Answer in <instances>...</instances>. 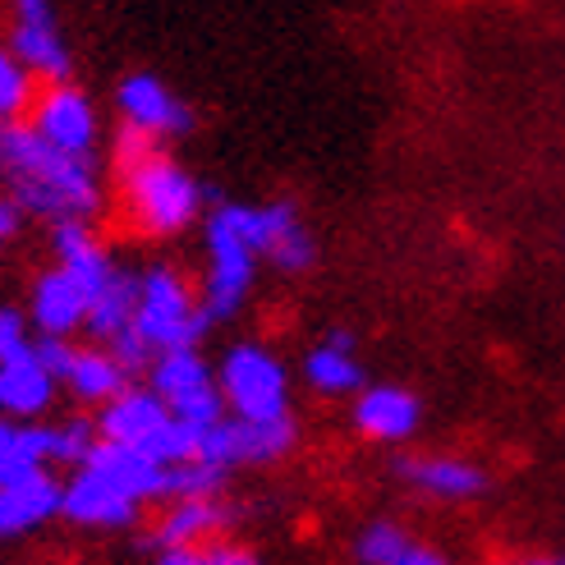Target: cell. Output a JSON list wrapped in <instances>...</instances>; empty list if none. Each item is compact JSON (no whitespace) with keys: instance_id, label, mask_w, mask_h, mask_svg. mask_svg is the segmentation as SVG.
<instances>
[{"instance_id":"2e32d148","label":"cell","mask_w":565,"mask_h":565,"mask_svg":"<svg viewBox=\"0 0 565 565\" xmlns=\"http://www.w3.org/2000/svg\"><path fill=\"white\" fill-rule=\"evenodd\" d=\"M88 318V295L78 290V280L55 267V271H42L33 280V308H28V322H33L42 335H70L83 327Z\"/></svg>"},{"instance_id":"d590c367","label":"cell","mask_w":565,"mask_h":565,"mask_svg":"<svg viewBox=\"0 0 565 565\" xmlns=\"http://www.w3.org/2000/svg\"><path fill=\"white\" fill-rule=\"evenodd\" d=\"M520 565H565V556H539V561H520Z\"/></svg>"},{"instance_id":"30bf717a","label":"cell","mask_w":565,"mask_h":565,"mask_svg":"<svg viewBox=\"0 0 565 565\" xmlns=\"http://www.w3.org/2000/svg\"><path fill=\"white\" fill-rule=\"evenodd\" d=\"M116 106L129 129H143L152 138H175L193 129V110L157 74H129L116 93Z\"/></svg>"},{"instance_id":"484cf974","label":"cell","mask_w":565,"mask_h":565,"mask_svg":"<svg viewBox=\"0 0 565 565\" xmlns=\"http://www.w3.org/2000/svg\"><path fill=\"white\" fill-rule=\"evenodd\" d=\"M198 423H184V418H175V414H166L157 428L138 441V450H143V456H152L157 465H184V460H193L198 456Z\"/></svg>"},{"instance_id":"8992f818","label":"cell","mask_w":565,"mask_h":565,"mask_svg":"<svg viewBox=\"0 0 565 565\" xmlns=\"http://www.w3.org/2000/svg\"><path fill=\"white\" fill-rule=\"evenodd\" d=\"M148 377H152V391L166 401V409H171L175 418H184V423L207 428V423H216L225 414V395H221L212 369L203 363V354H198V345L161 350L152 359Z\"/></svg>"},{"instance_id":"8fae6325","label":"cell","mask_w":565,"mask_h":565,"mask_svg":"<svg viewBox=\"0 0 565 565\" xmlns=\"http://www.w3.org/2000/svg\"><path fill=\"white\" fill-rule=\"evenodd\" d=\"M395 473L423 497H437V501H473L492 488V478L483 465L460 460V456H409V460H395Z\"/></svg>"},{"instance_id":"ac0fdd59","label":"cell","mask_w":565,"mask_h":565,"mask_svg":"<svg viewBox=\"0 0 565 565\" xmlns=\"http://www.w3.org/2000/svg\"><path fill=\"white\" fill-rule=\"evenodd\" d=\"M166 414H171V409H166V401H161L152 386H125L120 395H110V401L102 405V414H97V437L138 446Z\"/></svg>"},{"instance_id":"ba28073f","label":"cell","mask_w":565,"mask_h":565,"mask_svg":"<svg viewBox=\"0 0 565 565\" xmlns=\"http://www.w3.org/2000/svg\"><path fill=\"white\" fill-rule=\"evenodd\" d=\"M28 125L61 152L93 157V148H97V110H93L88 93H78L74 83H51L33 102V120Z\"/></svg>"},{"instance_id":"3957f363","label":"cell","mask_w":565,"mask_h":565,"mask_svg":"<svg viewBox=\"0 0 565 565\" xmlns=\"http://www.w3.org/2000/svg\"><path fill=\"white\" fill-rule=\"evenodd\" d=\"M253 276H258V248L244 235L239 203H216L207 212V290H203V308L212 322L239 313L253 290Z\"/></svg>"},{"instance_id":"5b68a950","label":"cell","mask_w":565,"mask_h":565,"mask_svg":"<svg viewBox=\"0 0 565 565\" xmlns=\"http://www.w3.org/2000/svg\"><path fill=\"white\" fill-rule=\"evenodd\" d=\"M216 386L225 395V405L235 409V418H276L290 414V377L280 369V359L253 341H239L225 350Z\"/></svg>"},{"instance_id":"4fadbf2b","label":"cell","mask_w":565,"mask_h":565,"mask_svg":"<svg viewBox=\"0 0 565 565\" xmlns=\"http://www.w3.org/2000/svg\"><path fill=\"white\" fill-rule=\"evenodd\" d=\"M61 488L65 483L51 469H33L14 483H0V539H23L51 515H61Z\"/></svg>"},{"instance_id":"e575fe53","label":"cell","mask_w":565,"mask_h":565,"mask_svg":"<svg viewBox=\"0 0 565 565\" xmlns=\"http://www.w3.org/2000/svg\"><path fill=\"white\" fill-rule=\"evenodd\" d=\"M23 225V207L14 203V198H0V244H6L10 235H19Z\"/></svg>"},{"instance_id":"d6986e66","label":"cell","mask_w":565,"mask_h":565,"mask_svg":"<svg viewBox=\"0 0 565 565\" xmlns=\"http://www.w3.org/2000/svg\"><path fill=\"white\" fill-rule=\"evenodd\" d=\"M61 386L83 405H106L110 395H120L129 386V373L106 354V345H93V350H74L70 345V359L61 369Z\"/></svg>"},{"instance_id":"7c38bea8","label":"cell","mask_w":565,"mask_h":565,"mask_svg":"<svg viewBox=\"0 0 565 565\" xmlns=\"http://www.w3.org/2000/svg\"><path fill=\"white\" fill-rule=\"evenodd\" d=\"M418 418L423 405L418 395L405 386H359V401H354V428L369 437V441H409L418 433Z\"/></svg>"},{"instance_id":"7402d4cb","label":"cell","mask_w":565,"mask_h":565,"mask_svg":"<svg viewBox=\"0 0 565 565\" xmlns=\"http://www.w3.org/2000/svg\"><path fill=\"white\" fill-rule=\"evenodd\" d=\"M10 51L23 61L28 74H42L46 83H70L74 78V55L55 23H14Z\"/></svg>"},{"instance_id":"277c9868","label":"cell","mask_w":565,"mask_h":565,"mask_svg":"<svg viewBox=\"0 0 565 565\" xmlns=\"http://www.w3.org/2000/svg\"><path fill=\"white\" fill-rule=\"evenodd\" d=\"M134 327L138 335L161 354V350H184L198 345L207 335L212 318L203 303H193L184 276L175 267H148L138 276V308H134Z\"/></svg>"},{"instance_id":"52a82bcc","label":"cell","mask_w":565,"mask_h":565,"mask_svg":"<svg viewBox=\"0 0 565 565\" xmlns=\"http://www.w3.org/2000/svg\"><path fill=\"white\" fill-rule=\"evenodd\" d=\"M239 221H244L248 244L258 248V258H267L276 271L299 276V271H308L318 263V244H313V235H308L299 207L286 203V198L263 203V207H244L239 203Z\"/></svg>"},{"instance_id":"83f0119b","label":"cell","mask_w":565,"mask_h":565,"mask_svg":"<svg viewBox=\"0 0 565 565\" xmlns=\"http://www.w3.org/2000/svg\"><path fill=\"white\" fill-rule=\"evenodd\" d=\"M225 478H231V469H216L207 460H184V465H171L161 478V497H216L225 488Z\"/></svg>"},{"instance_id":"9c48e42d","label":"cell","mask_w":565,"mask_h":565,"mask_svg":"<svg viewBox=\"0 0 565 565\" xmlns=\"http://www.w3.org/2000/svg\"><path fill=\"white\" fill-rule=\"evenodd\" d=\"M61 515L83 529H125L138 515V501L120 492L110 478H102L97 469L78 465L70 473V483L61 488Z\"/></svg>"},{"instance_id":"1f68e13d","label":"cell","mask_w":565,"mask_h":565,"mask_svg":"<svg viewBox=\"0 0 565 565\" xmlns=\"http://www.w3.org/2000/svg\"><path fill=\"white\" fill-rule=\"evenodd\" d=\"M207 561L212 565H263L258 556H253L248 547H239V543H207Z\"/></svg>"},{"instance_id":"d4e9b609","label":"cell","mask_w":565,"mask_h":565,"mask_svg":"<svg viewBox=\"0 0 565 565\" xmlns=\"http://www.w3.org/2000/svg\"><path fill=\"white\" fill-rule=\"evenodd\" d=\"M239 423V460L244 465H276L299 441V423L290 414L276 418H235Z\"/></svg>"},{"instance_id":"d6a6232c","label":"cell","mask_w":565,"mask_h":565,"mask_svg":"<svg viewBox=\"0 0 565 565\" xmlns=\"http://www.w3.org/2000/svg\"><path fill=\"white\" fill-rule=\"evenodd\" d=\"M157 565H212V561H207L203 543H193V547H166V552H157Z\"/></svg>"},{"instance_id":"ffe728a7","label":"cell","mask_w":565,"mask_h":565,"mask_svg":"<svg viewBox=\"0 0 565 565\" xmlns=\"http://www.w3.org/2000/svg\"><path fill=\"white\" fill-rule=\"evenodd\" d=\"M303 382L322 395H350L363 386V363L354 359V335L350 331H327L318 350L303 359Z\"/></svg>"},{"instance_id":"603a6c76","label":"cell","mask_w":565,"mask_h":565,"mask_svg":"<svg viewBox=\"0 0 565 565\" xmlns=\"http://www.w3.org/2000/svg\"><path fill=\"white\" fill-rule=\"evenodd\" d=\"M46 469V423L0 414V483Z\"/></svg>"},{"instance_id":"5bb4252c","label":"cell","mask_w":565,"mask_h":565,"mask_svg":"<svg viewBox=\"0 0 565 565\" xmlns=\"http://www.w3.org/2000/svg\"><path fill=\"white\" fill-rule=\"evenodd\" d=\"M235 511L216 497H180L171 501V511L161 515V524L152 529L148 547L166 552V547H193V543H207L221 533V524H231Z\"/></svg>"},{"instance_id":"7a4b0ae2","label":"cell","mask_w":565,"mask_h":565,"mask_svg":"<svg viewBox=\"0 0 565 565\" xmlns=\"http://www.w3.org/2000/svg\"><path fill=\"white\" fill-rule=\"evenodd\" d=\"M116 166L125 184V207L143 235H180L203 212V184L161 148V138L129 129L116 138Z\"/></svg>"},{"instance_id":"f1b7e54d","label":"cell","mask_w":565,"mask_h":565,"mask_svg":"<svg viewBox=\"0 0 565 565\" xmlns=\"http://www.w3.org/2000/svg\"><path fill=\"white\" fill-rule=\"evenodd\" d=\"M28 97H33V74L23 70V61L10 46H0V125L23 116Z\"/></svg>"},{"instance_id":"6da1fadb","label":"cell","mask_w":565,"mask_h":565,"mask_svg":"<svg viewBox=\"0 0 565 565\" xmlns=\"http://www.w3.org/2000/svg\"><path fill=\"white\" fill-rule=\"evenodd\" d=\"M0 166L14 184V203L38 221H93L102 207V184L93 157L51 148L33 125H0Z\"/></svg>"},{"instance_id":"cb8c5ba5","label":"cell","mask_w":565,"mask_h":565,"mask_svg":"<svg viewBox=\"0 0 565 565\" xmlns=\"http://www.w3.org/2000/svg\"><path fill=\"white\" fill-rule=\"evenodd\" d=\"M134 308H138V276L134 271H116V280L88 303V318H83V327H88L93 341H116V335L125 327H134Z\"/></svg>"},{"instance_id":"e0dca14e","label":"cell","mask_w":565,"mask_h":565,"mask_svg":"<svg viewBox=\"0 0 565 565\" xmlns=\"http://www.w3.org/2000/svg\"><path fill=\"white\" fill-rule=\"evenodd\" d=\"M51 369L38 359V350H23L14 359H0V414L6 418H38L55 395Z\"/></svg>"},{"instance_id":"44dd1931","label":"cell","mask_w":565,"mask_h":565,"mask_svg":"<svg viewBox=\"0 0 565 565\" xmlns=\"http://www.w3.org/2000/svg\"><path fill=\"white\" fill-rule=\"evenodd\" d=\"M354 556L363 565H450L446 552H437L433 543L409 539V533L391 520H373L363 529L354 539Z\"/></svg>"},{"instance_id":"4316f807","label":"cell","mask_w":565,"mask_h":565,"mask_svg":"<svg viewBox=\"0 0 565 565\" xmlns=\"http://www.w3.org/2000/svg\"><path fill=\"white\" fill-rule=\"evenodd\" d=\"M97 446V423L93 418H65V423H46V465H70L78 469L88 460V450Z\"/></svg>"},{"instance_id":"f546056e","label":"cell","mask_w":565,"mask_h":565,"mask_svg":"<svg viewBox=\"0 0 565 565\" xmlns=\"http://www.w3.org/2000/svg\"><path fill=\"white\" fill-rule=\"evenodd\" d=\"M106 354L116 359L129 377H134V373H148V369H152V359H157V350L143 341V335H138V327H125L116 341H106Z\"/></svg>"},{"instance_id":"4dcf8cb0","label":"cell","mask_w":565,"mask_h":565,"mask_svg":"<svg viewBox=\"0 0 565 565\" xmlns=\"http://www.w3.org/2000/svg\"><path fill=\"white\" fill-rule=\"evenodd\" d=\"M23 350H33V335H28V313H19V308H0V359H14Z\"/></svg>"},{"instance_id":"9a60e30c","label":"cell","mask_w":565,"mask_h":565,"mask_svg":"<svg viewBox=\"0 0 565 565\" xmlns=\"http://www.w3.org/2000/svg\"><path fill=\"white\" fill-rule=\"evenodd\" d=\"M88 469H97L102 478H110L120 492H129L138 505L161 497V478H166V465H157L152 456H143L138 446H125V441H106L97 437V446L88 450Z\"/></svg>"},{"instance_id":"836d02e7","label":"cell","mask_w":565,"mask_h":565,"mask_svg":"<svg viewBox=\"0 0 565 565\" xmlns=\"http://www.w3.org/2000/svg\"><path fill=\"white\" fill-rule=\"evenodd\" d=\"M14 6V23H55L51 0H10Z\"/></svg>"}]
</instances>
